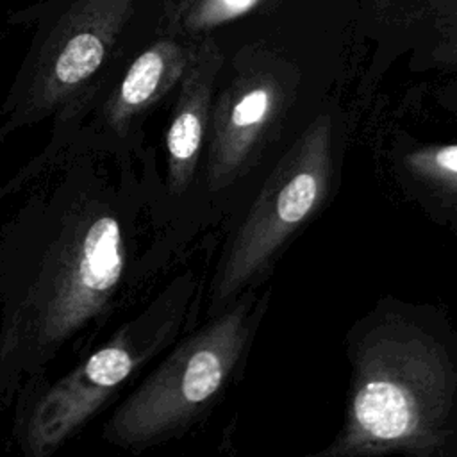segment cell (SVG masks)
Instances as JSON below:
<instances>
[{"label":"cell","instance_id":"cell-3","mask_svg":"<svg viewBox=\"0 0 457 457\" xmlns=\"http://www.w3.org/2000/svg\"><path fill=\"white\" fill-rule=\"evenodd\" d=\"M195 291L191 271L175 277L64 375L23 386L11 403L16 448L25 457H50L79 436L152 359L175 343Z\"/></svg>","mask_w":457,"mask_h":457},{"label":"cell","instance_id":"cell-8","mask_svg":"<svg viewBox=\"0 0 457 457\" xmlns=\"http://www.w3.org/2000/svg\"><path fill=\"white\" fill-rule=\"evenodd\" d=\"M282 105V89L271 77H250L212 104L205 141L209 191L228 187L253 166L278 125Z\"/></svg>","mask_w":457,"mask_h":457},{"label":"cell","instance_id":"cell-4","mask_svg":"<svg viewBox=\"0 0 457 457\" xmlns=\"http://www.w3.org/2000/svg\"><path fill=\"white\" fill-rule=\"evenodd\" d=\"M136 0H73L34 43L0 107V141L52 120L75 129L114 71Z\"/></svg>","mask_w":457,"mask_h":457},{"label":"cell","instance_id":"cell-6","mask_svg":"<svg viewBox=\"0 0 457 457\" xmlns=\"http://www.w3.org/2000/svg\"><path fill=\"white\" fill-rule=\"evenodd\" d=\"M332 175V121L318 116L284 154L241 221L211 287V312L257 278L321 207Z\"/></svg>","mask_w":457,"mask_h":457},{"label":"cell","instance_id":"cell-2","mask_svg":"<svg viewBox=\"0 0 457 457\" xmlns=\"http://www.w3.org/2000/svg\"><path fill=\"white\" fill-rule=\"evenodd\" d=\"M457 452V362L432 332L384 321L355 346L345 423L323 455Z\"/></svg>","mask_w":457,"mask_h":457},{"label":"cell","instance_id":"cell-11","mask_svg":"<svg viewBox=\"0 0 457 457\" xmlns=\"http://www.w3.org/2000/svg\"><path fill=\"white\" fill-rule=\"evenodd\" d=\"M261 0H182L173 7L171 29L198 32L218 27L230 20H236L252 9Z\"/></svg>","mask_w":457,"mask_h":457},{"label":"cell","instance_id":"cell-12","mask_svg":"<svg viewBox=\"0 0 457 457\" xmlns=\"http://www.w3.org/2000/svg\"><path fill=\"white\" fill-rule=\"evenodd\" d=\"M448 100H450V102H448V105L457 112V95H455V96H452V98H448Z\"/></svg>","mask_w":457,"mask_h":457},{"label":"cell","instance_id":"cell-7","mask_svg":"<svg viewBox=\"0 0 457 457\" xmlns=\"http://www.w3.org/2000/svg\"><path fill=\"white\" fill-rule=\"evenodd\" d=\"M193 50L171 36L155 37L129 62L120 64L75 129L62 136L50 134V141H79L120 159L141 162L146 155L145 121L179 87Z\"/></svg>","mask_w":457,"mask_h":457},{"label":"cell","instance_id":"cell-1","mask_svg":"<svg viewBox=\"0 0 457 457\" xmlns=\"http://www.w3.org/2000/svg\"><path fill=\"white\" fill-rule=\"evenodd\" d=\"M141 164L48 139L0 186V409L89 352L152 271L139 223L154 214L155 171Z\"/></svg>","mask_w":457,"mask_h":457},{"label":"cell","instance_id":"cell-9","mask_svg":"<svg viewBox=\"0 0 457 457\" xmlns=\"http://www.w3.org/2000/svg\"><path fill=\"white\" fill-rule=\"evenodd\" d=\"M218 66L220 57L212 46L202 45L193 50L166 125L164 180L157 187L154 207L161 200L180 204L196 179L207 141Z\"/></svg>","mask_w":457,"mask_h":457},{"label":"cell","instance_id":"cell-5","mask_svg":"<svg viewBox=\"0 0 457 457\" xmlns=\"http://www.w3.org/2000/svg\"><path fill=\"white\" fill-rule=\"evenodd\" d=\"M259 312L241 298L187 334L102 425L111 446L143 452L186 434L218 400L250 343Z\"/></svg>","mask_w":457,"mask_h":457},{"label":"cell","instance_id":"cell-10","mask_svg":"<svg viewBox=\"0 0 457 457\" xmlns=\"http://www.w3.org/2000/svg\"><path fill=\"white\" fill-rule=\"evenodd\" d=\"M402 166L423 196L457 212V143L414 146L402 157Z\"/></svg>","mask_w":457,"mask_h":457}]
</instances>
